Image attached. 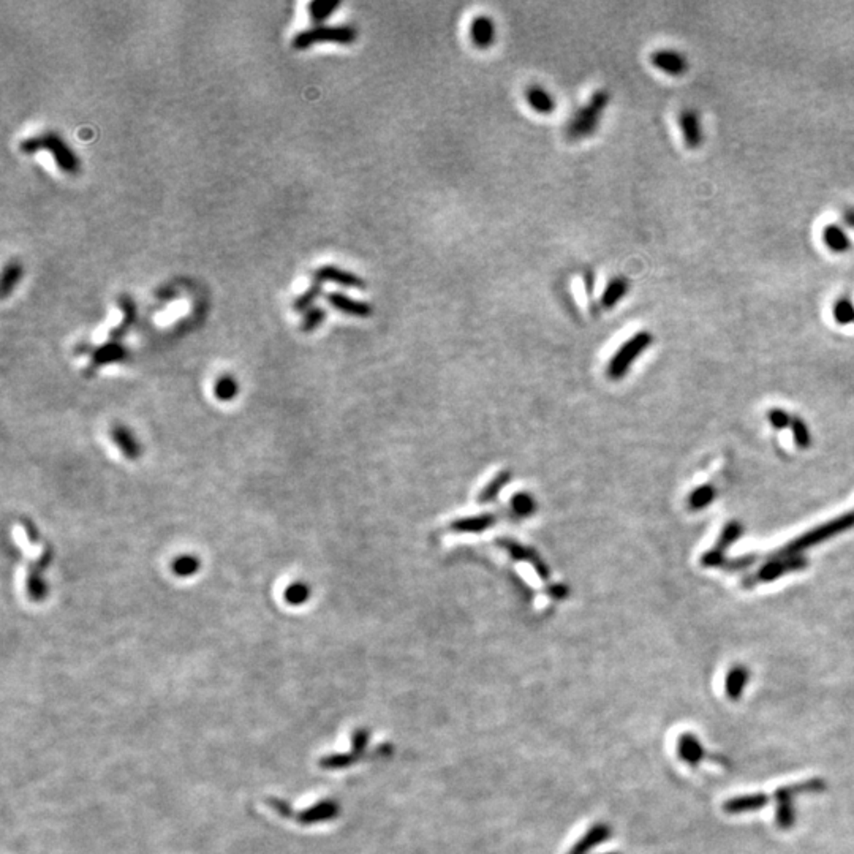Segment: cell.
Segmentation results:
<instances>
[{"mask_svg":"<svg viewBox=\"0 0 854 854\" xmlns=\"http://www.w3.org/2000/svg\"><path fill=\"white\" fill-rule=\"evenodd\" d=\"M19 150L27 155L37 154L38 150H46L48 154L53 155L57 168L67 173V175H76L79 171V166H81L79 165V157L75 154V150L56 132H46L23 140L19 144Z\"/></svg>","mask_w":854,"mask_h":854,"instance_id":"obj_1","label":"cell"},{"mask_svg":"<svg viewBox=\"0 0 854 854\" xmlns=\"http://www.w3.org/2000/svg\"><path fill=\"white\" fill-rule=\"evenodd\" d=\"M609 92L605 89L593 92L587 103L579 108L573 114V118L567 122V138L571 141H579L589 138V136L595 133L600 127V122L603 119V113L609 106Z\"/></svg>","mask_w":854,"mask_h":854,"instance_id":"obj_2","label":"cell"},{"mask_svg":"<svg viewBox=\"0 0 854 854\" xmlns=\"http://www.w3.org/2000/svg\"><path fill=\"white\" fill-rule=\"evenodd\" d=\"M853 527H854V513H845V515L830 519V520H828V523L818 525V527L812 528V530L802 533L801 537L791 540L790 542H786L783 547H780L778 551L773 554V557H788V555L802 554L804 551H807V549L820 545V542H823V541H828L832 537H835V535H840L842 532L850 530V528H853Z\"/></svg>","mask_w":854,"mask_h":854,"instance_id":"obj_3","label":"cell"},{"mask_svg":"<svg viewBox=\"0 0 854 854\" xmlns=\"http://www.w3.org/2000/svg\"><path fill=\"white\" fill-rule=\"evenodd\" d=\"M356 38L358 31L350 24H320L296 34L292 40V46L298 51H304L314 45H321V43L353 45Z\"/></svg>","mask_w":854,"mask_h":854,"instance_id":"obj_4","label":"cell"},{"mask_svg":"<svg viewBox=\"0 0 854 854\" xmlns=\"http://www.w3.org/2000/svg\"><path fill=\"white\" fill-rule=\"evenodd\" d=\"M654 342V336L649 331H639L629 337L620 349L614 353L609 364H607V377L612 380L624 379L629 367L646 351Z\"/></svg>","mask_w":854,"mask_h":854,"instance_id":"obj_5","label":"cell"},{"mask_svg":"<svg viewBox=\"0 0 854 854\" xmlns=\"http://www.w3.org/2000/svg\"><path fill=\"white\" fill-rule=\"evenodd\" d=\"M808 567V560L806 555H788V557H772L769 562L758 570L756 579L758 582H773L777 579L786 575L798 573V571L806 570Z\"/></svg>","mask_w":854,"mask_h":854,"instance_id":"obj_6","label":"cell"},{"mask_svg":"<svg viewBox=\"0 0 854 854\" xmlns=\"http://www.w3.org/2000/svg\"><path fill=\"white\" fill-rule=\"evenodd\" d=\"M315 282H320V284H336L339 287L344 288H356V289H363L366 288V280L358 276V274H354L351 271L342 269V267H339L336 264H324L321 267H318L315 271Z\"/></svg>","mask_w":854,"mask_h":854,"instance_id":"obj_7","label":"cell"},{"mask_svg":"<svg viewBox=\"0 0 854 854\" xmlns=\"http://www.w3.org/2000/svg\"><path fill=\"white\" fill-rule=\"evenodd\" d=\"M497 545L500 546L502 549H505V551L508 552L515 560L530 563V565L533 567V570L537 571V575L541 579H545V581H546V579H549V575H551V573H549L547 565L540 559V555L537 552H535L533 549L525 547V546L520 545V542H516V541L508 540V538H506V540L505 538L497 540Z\"/></svg>","mask_w":854,"mask_h":854,"instance_id":"obj_8","label":"cell"},{"mask_svg":"<svg viewBox=\"0 0 854 854\" xmlns=\"http://www.w3.org/2000/svg\"><path fill=\"white\" fill-rule=\"evenodd\" d=\"M679 127L684 136V143L689 149H698L704 141L703 124L698 111L685 108L679 113Z\"/></svg>","mask_w":854,"mask_h":854,"instance_id":"obj_9","label":"cell"},{"mask_svg":"<svg viewBox=\"0 0 854 854\" xmlns=\"http://www.w3.org/2000/svg\"><path fill=\"white\" fill-rule=\"evenodd\" d=\"M650 62L655 68L669 76H680L689 70L686 57L676 49H658L650 56Z\"/></svg>","mask_w":854,"mask_h":854,"instance_id":"obj_10","label":"cell"},{"mask_svg":"<svg viewBox=\"0 0 854 854\" xmlns=\"http://www.w3.org/2000/svg\"><path fill=\"white\" fill-rule=\"evenodd\" d=\"M326 301L331 307H334L336 310H339V312L350 315V317L367 318V317H371L374 312V309L369 302L361 301V299H354V298H351V296L345 294L342 292L328 293Z\"/></svg>","mask_w":854,"mask_h":854,"instance_id":"obj_11","label":"cell"},{"mask_svg":"<svg viewBox=\"0 0 854 854\" xmlns=\"http://www.w3.org/2000/svg\"><path fill=\"white\" fill-rule=\"evenodd\" d=\"M612 835V828L607 823H597L589 828V830L571 846L567 854H589L598 845L609 840Z\"/></svg>","mask_w":854,"mask_h":854,"instance_id":"obj_12","label":"cell"},{"mask_svg":"<svg viewBox=\"0 0 854 854\" xmlns=\"http://www.w3.org/2000/svg\"><path fill=\"white\" fill-rule=\"evenodd\" d=\"M51 560H53V549L46 547V551L43 552V555L40 557V559L37 562H35V563H32L31 567H29L27 592H29V597H31L32 600H35V602H38V600L45 598L46 587H45V584H43L41 573L46 570V567L49 565Z\"/></svg>","mask_w":854,"mask_h":854,"instance_id":"obj_13","label":"cell"},{"mask_svg":"<svg viewBox=\"0 0 854 854\" xmlns=\"http://www.w3.org/2000/svg\"><path fill=\"white\" fill-rule=\"evenodd\" d=\"M495 23L488 14H478L470 23V40L480 49H488L495 41Z\"/></svg>","mask_w":854,"mask_h":854,"instance_id":"obj_14","label":"cell"},{"mask_svg":"<svg viewBox=\"0 0 854 854\" xmlns=\"http://www.w3.org/2000/svg\"><path fill=\"white\" fill-rule=\"evenodd\" d=\"M125 358H127L125 346L120 342H115V340H108L106 344H103L101 346H98V349L92 351V361H91L88 374L92 375L100 366H105L110 363H119V361H124Z\"/></svg>","mask_w":854,"mask_h":854,"instance_id":"obj_15","label":"cell"},{"mask_svg":"<svg viewBox=\"0 0 854 854\" xmlns=\"http://www.w3.org/2000/svg\"><path fill=\"white\" fill-rule=\"evenodd\" d=\"M771 799H772V796H767L764 793L737 796V798L728 799L725 804H723V810H725V812L729 815L756 812V810L763 808L769 804Z\"/></svg>","mask_w":854,"mask_h":854,"instance_id":"obj_16","label":"cell"},{"mask_svg":"<svg viewBox=\"0 0 854 854\" xmlns=\"http://www.w3.org/2000/svg\"><path fill=\"white\" fill-rule=\"evenodd\" d=\"M677 753L684 763L691 767L699 766V763L703 761L707 755L703 744H701V741L693 733L680 734L677 741Z\"/></svg>","mask_w":854,"mask_h":854,"instance_id":"obj_17","label":"cell"},{"mask_svg":"<svg viewBox=\"0 0 854 854\" xmlns=\"http://www.w3.org/2000/svg\"><path fill=\"white\" fill-rule=\"evenodd\" d=\"M525 101L535 113L549 115L555 111V100L552 93L540 84H530L525 89Z\"/></svg>","mask_w":854,"mask_h":854,"instance_id":"obj_18","label":"cell"},{"mask_svg":"<svg viewBox=\"0 0 854 854\" xmlns=\"http://www.w3.org/2000/svg\"><path fill=\"white\" fill-rule=\"evenodd\" d=\"M497 523V518L490 513L475 515L468 518L456 519L451 523V530L454 533H483Z\"/></svg>","mask_w":854,"mask_h":854,"instance_id":"obj_19","label":"cell"},{"mask_svg":"<svg viewBox=\"0 0 854 854\" xmlns=\"http://www.w3.org/2000/svg\"><path fill=\"white\" fill-rule=\"evenodd\" d=\"M628 289H629V282L627 277H624V276L612 277L609 282H607V285L605 287V292L602 294V307H605V309L616 307L617 304L625 298Z\"/></svg>","mask_w":854,"mask_h":854,"instance_id":"obj_20","label":"cell"},{"mask_svg":"<svg viewBox=\"0 0 854 854\" xmlns=\"http://www.w3.org/2000/svg\"><path fill=\"white\" fill-rule=\"evenodd\" d=\"M748 679H750V672L742 664H736V666H733V668L729 669L728 676H726L725 690H726V694H728V698L731 701H739L741 699L742 693H744V689H745V686H747Z\"/></svg>","mask_w":854,"mask_h":854,"instance_id":"obj_21","label":"cell"},{"mask_svg":"<svg viewBox=\"0 0 854 854\" xmlns=\"http://www.w3.org/2000/svg\"><path fill=\"white\" fill-rule=\"evenodd\" d=\"M119 306L122 309V314H124V318H122V321L110 332V340H115V342H119V340L127 334L128 329L132 328V324L136 320V304L130 296H122L119 299Z\"/></svg>","mask_w":854,"mask_h":854,"instance_id":"obj_22","label":"cell"},{"mask_svg":"<svg viewBox=\"0 0 854 854\" xmlns=\"http://www.w3.org/2000/svg\"><path fill=\"white\" fill-rule=\"evenodd\" d=\"M823 242L826 244L829 250L835 253H845L851 249L850 236L846 235V231L840 225H835V223H829L823 230Z\"/></svg>","mask_w":854,"mask_h":854,"instance_id":"obj_23","label":"cell"},{"mask_svg":"<svg viewBox=\"0 0 854 854\" xmlns=\"http://www.w3.org/2000/svg\"><path fill=\"white\" fill-rule=\"evenodd\" d=\"M24 274V267L19 262H10L6 263L4 271H2V280H0V294H2V298H9V296L13 293V289L18 287V284L23 279Z\"/></svg>","mask_w":854,"mask_h":854,"instance_id":"obj_24","label":"cell"},{"mask_svg":"<svg viewBox=\"0 0 854 854\" xmlns=\"http://www.w3.org/2000/svg\"><path fill=\"white\" fill-rule=\"evenodd\" d=\"M339 0H314V2H310L307 6L310 21H312L314 24L320 26L323 21H326L331 14L339 9Z\"/></svg>","mask_w":854,"mask_h":854,"instance_id":"obj_25","label":"cell"},{"mask_svg":"<svg viewBox=\"0 0 854 854\" xmlns=\"http://www.w3.org/2000/svg\"><path fill=\"white\" fill-rule=\"evenodd\" d=\"M321 294H323V284H320V282H314V284L310 285L306 292L301 293L298 298L294 299L293 310L298 314H306L307 310L314 307V304L318 301V298H320Z\"/></svg>","mask_w":854,"mask_h":854,"instance_id":"obj_26","label":"cell"},{"mask_svg":"<svg viewBox=\"0 0 854 854\" xmlns=\"http://www.w3.org/2000/svg\"><path fill=\"white\" fill-rule=\"evenodd\" d=\"M744 535V527L741 523H737V520H731L725 527H723V530L720 533L719 540L715 542V549H719L721 552H728V549L734 545V542L739 540Z\"/></svg>","mask_w":854,"mask_h":854,"instance_id":"obj_27","label":"cell"},{"mask_svg":"<svg viewBox=\"0 0 854 854\" xmlns=\"http://www.w3.org/2000/svg\"><path fill=\"white\" fill-rule=\"evenodd\" d=\"M510 480H511V472L510 470H503V472L498 473L494 480H492L488 486L480 492V495H478V502L480 503L494 502L497 495L500 494V490L510 483Z\"/></svg>","mask_w":854,"mask_h":854,"instance_id":"obj_28","label":"cell"},{"mask_svg":"<svg viewBox=\"0 0 854 854\" xmlns=\"http://www.w3.org/2000/svg\"><path fill=\"white\" fill-rule=\"evenodd\" d=\"M715 497H716V490L712 484H703V486H699L694 490H691V494L689 495L690 510H693V511L706 510L707 506L715 500Z\"/></svg>","mask_w":854,"mask_h":854,"instance_id":"obj_29","label":"cell"},{"mask_svg":"<svg viewBox=\"0 0 854 854\" xmlns=\"http://www.w3.org/2000/svg\"><path fill=\"white\" fill-rule=\"evenodd\" d=\"M113 440L118 443L122 453L125 454V458L135 459L136 456H138V445H136L132 433L124 429V427H115V429H113Z\"/></svg>","mask_w":854,"mask_h":854,"instance_id":"obj_30","label":"cell"},{"mask_svg":"<svg viewBox=\"0 0 854 854\" xmlns=\"http://www.w3.org/2000/svg\"><path fill=\"white\" fill-rule=\"evenodd\" d=\"M535 498L528 492H518L511 498V511L516 518H528L535 513Z\"/></svg>","mask_w":854,"mask_h":854,"instance_id":"obj_31","label":"cell"},{"mask_svg":"<svg viewBox=\"0 0 854 854\" xmlns=\"http://www.w3.org/2000/svg\"><path fill=\"white\" fill-rule=\"evenodd\" d=\"M832 315H834V320L842 326L854 323V304L846 296L838 298L834 302V307H832Z\"/></svg>","mask_w":854,"mask_h":854,"instance_id":"obj_32","label":"cell"},{"mask_svg":"<svg viewBox=\"0 0 854 854\" xmlns=\"http://www.w3.org/2000/svg\"><path fill=\"white\" fill-rule=\"evenodd\" d=\"M791 433L794 445L801 450H807L812 445V433H810L807 424L801 418H793L791 423Z\"/></svg>","mask_w":854,"mask_h":854,"instance_id":"obj_33","label":"cell"},{"mask_svg":"<svg viewBox=\"0 0 854 854\" xmlns=\"http://www.w3.org/2000/svg\"><path fill=\"white\" fill-rule=\"evenodd\" d=\"M794 821H796V810L793 806V801L778 802L777 812H776L777 826L780 829H790L794 826Z\"/></svg>","mask_w":854,"mask_h":854,"instance_id":"obj_34","label":"cell"},{"mask_svg":"<svg viewBox=\"0 0 854 854\" xmlns=\"http://www.w3.org/2000/svg\"><path fill=\"white\" fill-rule=\"evenodd\" d=\"M326 320V310L323 307H312L310 310H307L306 314L302 317L301 321V331L302 332H312L315 331L320 324Z\"/></svg>","mask_w":854,"mask_h":854,"instance_id":"obj_35","label":"cell"},{"mask_svg":"<svg viewBox=\"0 0 854 854\" xmlns=\"http://www.w3.org/2000/svg\"><path fill=\"white\" fill-rule=\"evenodd\" d=\"M198 568H200V562L197 557H193V555H182V557H179V559H176L175 563H173V571H175L178 576H190L193 573H197Z\"/></svg>","mask_w":854,"mask_h":854,"instance_id":"obj_36","label":"cell"},{"mask_svg":"<svg viewBox=\"0 0 854 854\" xmlns=\"http://www.w3.org/2000/svg\"><path fill=\"white\" fill-rule=\"evenodd\" d=\"M237 393V385L233 377H230V375H223V377L219 379L215 385V396L219 397L220 401H230L233 399Z\"/></svg>","mask_w":854,"mask_h":854,"instance_id":"obj_37","label":"cell"},{"mask_svg":"<svg viewBox=\"0 0 854 854\" xmlns=\"http://www.w3.org/2000/svg\"><path fill=\"white\" fill-rule=\"evenodd\" d=\"M309 595H310V590H309L307 585L302 584V582L292 584L285 590V600H287L288 603H292V605H302V603H306L307 600H309Z\"/></svg>","mask_w":854,"mask_h":854,"instance_id":"obj_38","label":"cell"},{"mask_svg":"<svg viewBox=\"0 0 854 854\" xmlns=\"http://www.w3.org/2000/svg\"><path fill=\"white\" fill-rule=\"evenodd\" d=\"M726 554L719 551V549L712 547L711 551L704 552L701 555V565L706 568H723L726 563Z\"/></svg>","mask_w":854,"mask_h":854,"instance_id":"obj_39","label":"cell"},{"mask_svg":"<svg viewBox=\"0 0 854 854\" xmlns=\"http://www.w3.org/2000/svg\"><path fill=\"white\" fill-rule=\"evenodd\" d=\"M755 562H756V555H755V554L739 555V557H736V559L726 560L725 567H723V568H725L726 571H729V573H733V571H744V570H748L751 565H753Z\"/></svg>","mask_w":854,"mask_h":854,"instance_id":"obj_40","label":"cell"},{"mask_svg":"<svg viewBox=\"0 0 854 854\" xmlns=\"http://www.w3.org/2000/svg\"><path fill=\"white\" fill-rule=\"evenodd\" d=\"M356 759H358V756L351 751V753H346V755H332V756L324 758L321 761V766L328 767V769H339V767H346V766L353 764Z\"/></svg>","mask_w":854,"mask_h":854,"instance_id":"obj_41","label":"cell"},{"mask_svg":"<svg viewBox=\"0 0 854 854\" xmlns=\"http://www.w3.org/2000/svg\"><path fill=\"white\" fill-rule=\"evenodd\" d=\"M767 419H769V423L776 427V429H785V427H791V423H793V418L790 416V413L781 408L769 410V413H767Z\"/></svg>","mask_w":854,"mask_h":854,"instance_id":"obj_42","label":"cell"},{"mask_svg":"<svg viewBox=\"0 0 854 854\" xmlns=\"http://www.w3.org/2000/svg\"><path fill=\"white\" fill-rule=\"evenodd\" d=\"M369 739H371V733H369V729H356L351 736V747H353V753L359 756L363 751L366 750Z\"/></svg>","mask_w":854,"mask_h":854,"instance_id":"obj_43","label":"cell"},{"mask_svg":"<svg viewBox=\"0 0 854 854\" xmlns=\"http://www.w3.org/2000/svg\"><path fill=\"white\" fill-rule=\"evenodd\" d=\"M21 523H23V525L26 528L29 541H31V542H37L40 540V535L37 532V528H35V525L27 518H21Z\"/></svg>","mask_w":854,"mask_h":854,"instance_id":"obj_44","label":"cell"},{"mask_svg":"<svg viewBox=\"0 0 854 854\" xmlns=\"http://www.w3.org/2000/svg\"><path fill=\"white\" fill-rule=\"evenodd\" d=\"M567 593H568L567 587L562 584H555V585H552V587H549V595H551L552 598H557V600L565 598Z\"/></svg>","mask_w":854,"mask_h":854,"instance_id":"obj_45","label":"cell"},{"mask_svg":"<svg viewBox=\"0 0 854 854\" xmlns=\"http://www.w3.org/2000/svg\"><path fill=\"white\" fill-rule=\"evenodd\" d=\"M843 220H845L846 225L851 227V228L854 230V207H848V209H845V212H843Z\"/></svg>","mask_w":854,"mask_h":854,"instance_id":"obj_46","label":"cell"},{"mask_svg":"<svg viewBox=\"0 0 854 854\" xmlns=\"http://www.w3.org/2000/svg\"><path fill=\"white\" fill-rule=\"evenodd\" d=\"M585 285H587V292L592 293L593 285H595V279H593V274L592 272L585 274Z\"/></svg>","mask_w":854,"mask_h":854,"instance_id":"obj_47","label":"cell"},{"mask_svg":"<svg viewBox=\"0 0 854 854\" xmlns=\"http://www.w3.org/2000/svg\"><path fill=\"white\" fill-rule=\"evenodd\" d=\"M603 854H620V853H617V851H609V853H603Z\"/></svg>","mask_w":854,"mask_h":854,"instance_id":"obj_48","label":"cell"}]
</instances>
